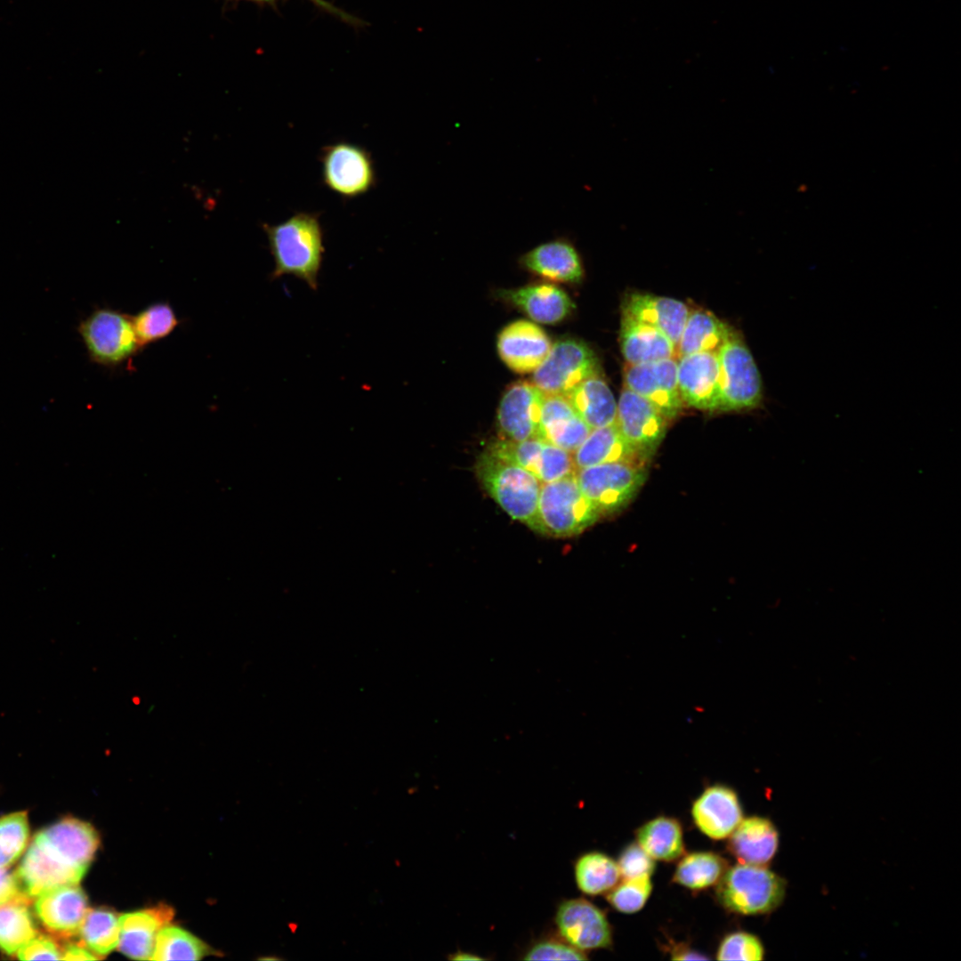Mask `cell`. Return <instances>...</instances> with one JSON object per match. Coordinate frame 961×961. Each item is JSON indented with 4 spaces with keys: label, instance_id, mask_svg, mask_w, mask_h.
<instances>
[{
    "label": "cell",
    "instance_id": "1",
    "mask_svg": "<svg viewBox=\"0 0 961 961\" xmlns=\"http://www.w3.org/2000/svg\"><path fill=\"white\" fill-rule=\"evenodd\" d=\"M99 845L96 829L71 816L41 828L15 871L22 892L33 899L52 888L78 884Z\"/></svg>",
    "mask_w": 961,
    "mask_h": 961
},
{
    "label": "cell",
    "instance_id": "2",
    "mask_svg": "<svg viewBox=\"0 0 961 961\" xmlns=\"http://www.w3.org/2000/svg\"><path fill=\"white\" fill-rule=\"evenodd\" d=\"M274 262L271 279L293 276L318 288L325 246L319 214L296 212L277 224H262Z\"/></svg>",
    "mask_w": 961,
    "mask_h": 961
},
{
    "label": "cell",
    "instance_id": "3",
    "mask_svg": "<svg viewBox=\"0 0 961 961\" xmlns=\"http://www.w3.org/2000/svg\"><path fill=\"white\" fill-rule=\"evenodd\" d=\"M487 493L513 520L536 530L542 483L529 471L487 449L476 464Z\"/></svg>",
    "mask_w": 961,
    "mask_h": 961
},
{
    "label": "cell",
    "instance_id": "4",
    "mask_svg": "<svg viewBox=\"0 0 961 961\" xmlns=\"http://www.w3.org/2000/svg\"><path fill=\"white\" fill-rule=\"evenodd\" d=\"M601 517L580 489L575 473L542 484L536 531L555 537H571L583 532Z\"/></svg>",
    "mask_w": 961,
    "mask_h": 961
},
{
    "label": "cell",
    "instance_id": "5",
    "mask_svg": "<svg viewBox=\"0 0 961 961\" xmlns=\"http://www.w3.org/2000/svg\"><path fill=\"white\" fill-rule=\"evenodd\" d=\"M785 881L759 866L740 863L727 868L717 882L715 894L726 909L742 915L765 914L783 900Z\"/></svg>",
    "mask_w": 961,
    "mask_h": 961
},
{
    "label": "cell",
    "instance_id": "6",
    "mask_svg": "<svg viewBox=\"0 0 961 961\" xmlns=\"http://www.w3.org/2000/svg\"><path fill=\"white\" fill-rule=\"evenodd\" d=\"M77 331L90 360L101 367H119L141 351L132 316L110 307L94 309Z\"/></svg>",
    "mask_w": 961,
    "mask_h": 961
},
{
    "label": "cell",
    "instance_id": "7",
    "mask_svg": "<svg viewBox=\"0 0 961 961\" xmlns=\"http://www.w3.org/2000/svg\"><path fill=\"white\" fill-rule=\"evenodd\" d=\"M720 411L755 408L763 401V383L753 355L739 335L731 329L718 349Z\"/></svg>",
    "mask_w": 961,
    "mask_h": 961
},
{
    "label": "cell",
    "instance_id": "8",
    "mask_svg": "<svg viewBox=\"0 0 961 961\" xmlns=\"http://www.w3.org/2000/svg\"><path fill=\"white\" fill-rule=\"evenodd\" d=\"M580 489L601 516L626 508L647 478L645 464L612 462L576 470Z\"/></svg>",
    "mask_w": 961,
    "mask_h": 961
},
{
    "label": "cell",
    "instance_id": "9",
    "mask_svg": "<svg viewBox=\"0 0 961 961\" xmlns=\"http://www.w3.org/2000/svg\"><path fill=\"white\" fill-rule=\"evenodd\" d=\"M319 161L323 184L344 199L359 198L376 187L375 161L365 147L339 141L321 149Z\"/></svg>",
    "mask_w": 961,
    "mask_h": 961
},
{
    "label": "cell",
    "instance_id": "10",
    "mask_svg": "<svg viewBox=\"0 0 961 961\" xmlns=\"http://www.w3.org/2000/svg\"><path fill=\"white\" fill-rule=\"evenodd\" d=\"M598 373V360L584 343L561 340L534 371L532 384L545 394L566 396L575 386Z\"/></svg>",
    "mask_w": 961,
    "mask_h": 961
},
{
    "label": "cell",
    "instance_id": "11",
    "mask_svg": "<svg viewBox=\"0 0 961 961\" xmlns=\"http://www.w3.org/2000/svg\"><path fill=\"white\" fill-rule=\"evenodd\" d=\"M668 419L648 400L624 387L617 403L616 424L626 440L644 461L662 442Z\"/></svg>",
    "mask_w": 961,
    "mask_h": 961
},
{
    "label": "cell",
    "instance_id": "12",
    "mask_svg": "<svg viewBox=\"0 0 961 961\" xmlns=\"http://www.w3.org/2000/svg\"><path fill=\"white\" fill-rule=\"evenodd\" d=\"M554 923L560 937L582 951L612 945V929L606 914L586 899L562 900L557 907Z\"/></svg>",
    "mask_w": 961,
    "mask_h": 961
},
{
    "label": "cell",
    "instance_id": "13",
    "mask_svg": "<svg viewBox=\"0 0 961 961\" xmlns=\"http://www.w3.org/2000/svg\"><path fill=\"white\" fill-rule=\"evenodd\" d=\"M624 387L651 402L668 420L681 414L683 401L677 383V359L669 358L624 368Z\"/></svg>",
    "mask_w": 961,
    "mask_h": 961
},
{
    "label": "cell",
    "instance_id": "14",
    "mask_svg": "<svg viewBox=\"0 0 961 961\" xmlns=\"http://www.w3.org/2000/svg\"><path fill=\"white\" fill-rule=\"evenodd\" d=\"M488 449L523 467L542 484L576 472L572 453L538 437L517 442L499 439Z\"/></svg>",
    "mask_w": 961,
    "mask_h": 961
},
{
    "label": "cell",
    "instance_id": "15",
    "mask_svg": "<svg viewBox=\"0 0 961 961\" xmlns=\"http://www.w3.org/2000/svg\"><path fill=\"white\" fill-rule=\"evenodd\" d=\"M36 898L34 914L52 937L69 941L78 935L89 909L87 896L78 884L57 886Z\"/></svg>",
    "mask_w": 961,
    "mask_h": 961
},
{
    "label": "cell",
    "instance_id": "16",
    "mask_svg": "<svg viewBox=\"0 0 961 961\" xmlns=\"http://www.w3.org/2000/svg\"><path fill=\"white\" fill-rule=\"evenodd\" d=\"M677 383L683 403L702 410H719L721 387L717 352L703 351L679 357Z\"/></svg>",
    "mask_w": 961,
    "mask_h": 961
},
{
    "label": "cell",
    "instance_id": "17",
    "mask_svg": "<svg viewBox=\"0 0 961 961\" xmlns=\"http://www.w3.org/2000/svg\"><path fill=\"white\" fill-rule=\"evenodd\" d=\"M545 393L535 384L518 381L505 392L497 410L501 440L517 442L537 437Z\"/></svg>",
    "mask_w": 961,
    "mask_h": 961
},
{
    "label": "cell",
    "instance_id": "18",
    "mask_svg": "<svg viewBox=\"0 0 961 961\" xmlns=\"http://www.w3.org/2000/svg\"><path fill=\"white\" fill-rule=\"evenodd\" d=\"M551 341L536 324L517 320L498 335L497 351L508 367L518 373L534 372L548 355Z\"/></svg>",
    "mask_w": 961,
    "mask_h": 961
},
{
    "label": "cell",
    "instance_id": "19",
    "mask_svg": "<svg viewBox=\"0 0 961 961\" xmlns=\"http://www.w3.org/2000/svg\"><path fill=\"white\" fill-rule=\"evenodd\" d=\"M691 815L699 829L715 840L728 837L743 819L736 792L719 784L707 787L696 799Z\"/></svg>",
    "mask_w": 961,
    "mask_h": 961
},
{
    "label": "cell",
    "instance_id": "20",
    "mask_svg": "<svg viewBox=\"0 0 961 961\" xmlns=\"http://www.w3.org/2000/svg\"><path fill=\"white\" fill-rule=\"evenodd\" d=\"M173 917L174 910L166 904L120 915L117 949L130 958L151 960L157 934Z\"/></svg>",
    "mask_w": 961,
    "mask_h": 961
},
{
    "label": "cell",
    "instance_id": "21",
    "mask_svg": "<svg viewBox=\"0 0 961 961\" xmlns=\"http://www.w3.org/2000/svg\"><path fill=\"white\" fill-rule=\"evenodd\" d=\"M591 431L566 396L545 394L538 422V438L573 453Z\"/></svg>",
    "mask_w": 961,
    "mask_h": 961
},
{
    "label": "cell",
    "instance_id": "22",
    "mask_svg": "<svg viewBox=\"0 0 961 961\" xmlns=\"http://www.w3.org/2000/svg\"><path fill=\"white\" fill-rule=\"evenodd\" d=\"M690 311L682 301L642 293L627 295L622 304V314L658 329L675 346Z\"/></svg>",
    "mask_w": 961,
    "mask_h": 961
},
{
    "label": "cell",
    "instance_id": "23",
    "mask_svg": "<svg viewBox=\"0 0 961 961\" xmlns=\"http://www.w3.org/2000/svg\"><path fill=\"white\" fill-rule=\"evenodd\" d=\"M520 262L528 271L556 282H578L584 274L577 250L563 238L535 246L521 257Z\"/></svg>",
    "mask_w": 961,
    "mask_h": 961
},
{
    "label": "cell",
    "instance_id": "24",
    "mask_svg": "<svg viewBox=\"0 0 961 961\" xmlns=\"http://www.w3.org/2000/svg\"><path fill=\"white\" fill-rule=\"evenodd\" d=\"M500 295L524 311L531 319L544 324L560 322L574 309L569 296L551 284H534L505 290Z\"/></svg>",
    "mask_w": 961,
    "mask_h": 961
},
{
    "label": "cell",
    "instance_id": "25",
    "mask_svg": "<svg viewBox=\"0 0 961 961\" xmlns=\"http://www.w3.org/2000/svg\"><path fill=\"white\" fill-rule=\"evenodd\" d=\"M729 837L730 852L744 864H766L773 858L779 845L774 825L757 816L742 819Z\"/></svg>",
    "mask_w": 961,
    "mask_h": 961
},
{
    "label": "cell",
    "instance_id": "26",
    "mask_svg": "<svg viewBox=\"0 0 961 961\" xmlns=\"http://www.w3.org/2000/svg\"><path fill=\"white\" fill-rule=\"evenodd\" d=\"M619 342L621 352L629 365L676 357V346L665 334L624 314Z\"/></svg>",
    "mask_w": 961,
    "mask_h": 961
},
{
    "label": "cell",
    "instance_id": "27",
    "mask_svg": "<svg viewBox=\"0 0 961 961\" xmlns=\"http://www.w3.org/2000/svg\"><path fill=\"white\" fill-rule=\"evenodd\" d=\"M572 458L576 470L612 462L646 464L623 437L616 422L592 430Z\"/></svg>",
    "mask_w": 961,
    "mask_h": 961
},
{
    "label": "cell",
    "instance_id": "28",
    "mask_svg": "<svg viewBox=\"0 0 961 961\" xmlns=\"http://www.w3.org/2000/svg\"><path fill=\"white\" fill-rule=\"evenodd\" d=\"M566 397L591 430L616 422L617 402L609 385L598 373L582 381Z\"/></svg>",
    "mask_w": 961,
    "mask_h": 961
},
{
    "label": "cell",
    "instance_id": "29",
    "mask_svg": "<svg viewBox=\"0 0 961 961\" xmlns=\"http://www.w3.org/2000/svg\"><path fill=\"white\" fill-rule=\"evenodd\" d=\"M731 329L707 310H690L676 345L677 358L697 352L717 351Z\"/></svg>",
    "mask_w": 961,
    "mask_h": 961
},
{
    "label": "cell",
    "instance_id": "30",
    "mask_svg": "<svg viewBox=\"0 0 961 961\" xmlns=\"http://www.w3.org/2000/svg\"><path fill=\"white\" fill-rule=\"evenodd\" d=\"M637 844L653 859L673 861L684 853L682 829L674 818L659 816L636 832Z\"/></svg>",
    "mask_w": 961,
    "mask_h": 961
},
{
    "label": "cell",
    "instance_id": "31",
    "mask_svg": "<svg viewBox=\"0 0 961 961\" xmlns=\"http://www.w3.org/2000/svg\"><path fill=\"white\" fill-rule=\"evenodd\" d=\"M30 900L20 897L0 905V950L7 956L16 955L37 933Z\"/></svg>",
    "mask_w": 961,
    "mask_h": 961
},
{
    "label": "cell",
    "instance_id": "32",
    "mask_svg": "<svg viewBox=\"0 0 961 961\" xmlns=\"http://www.w3.org/2000/svg\"><path fill=\"white\" fill-rule=\"evenodd\" d=\"M119 933V916L101 907L87 910L78 935L79 941L100 959L117 948Z\"/></svg>",
    "mask_w": 961,
    "mask_h": 961
},
{
    "label": "cell",
    "instance_id": "33",
    "mask_svg": "<svg viewBox=\"0 0 961 961\" xmlns=\"http://www.w3.org/2000/svg\"><path fill=\"white\" fill-rule=\"evenodd\" d=\"M574 876L578 889L586 895H597L614 887L620 872L618 863L605 853L589 852L577 858Z\"/></svg>",
    "mask_w": 961,
    "mask_h": 961
},
{
    "label": "cell",
    "instance_id": "34",
    "mask_svg": "<svg viewBox=\"0 0 961 961\" xmlns=\"http://www.w3.org/2000/svg\"><path fill=\"white\" fill-rule=\"evenodd\" d=\"M727 869L726 860L710 852H692L677 864L673 879L691 890H702L716 884Z\"/></svg>",
    "mask_w": 961,
    "mask_h": 961
},
{
    "label": "cell",
    "instance_id": "35",
    "mask_svg": "<svg viewBox=\"0 0 961 961\" xmlns=\"http://www.w3.org/2000/svg\"><path fill=\"white\" fill-rule=\"evenodd\" d=\"M211 953L201 940L169 924L157 934L151 960H198Z\"/></svg>",
    "mask_w": 961,
    "mask_h": 961
},
{
    "label": "cell",
    "instance_id": "36",
    "mask_svg": "<svg viewBox=\"0 0 961 961\" xmlns=\"http://www.w3.org/2000/svg\"><path fill=\"white\" fill-rule=\"evenodd\" d=\"M139 343L142 348L170 335L180 324L167 302H156L132 316Z\"/></svg>",
    "mask_w": 961,
    "mask_h": 961
},
{
    "label": "cell",
    "instance_id": "37",
    "mask_svg": "<svg viewBox=\"0 0 961 961\" xmlns=\"http://www.w3.org/2000/svg\"><path fill=\"white\" fill-rule=\"evenodd\" d=\"M30 833L27 811L0 817V868H8L24 853Z\"/></svg>",
    "mask_w": 961,
    "mask_h": 961
},
{
    "label": "cell",
    "instance_id": "38",
    "mask_svg": "<svg viewBox=\"0 0 961 961\" xmlns=\"http://www.w3.org/2000/svg\"><path fill=\"white\" fill-rule=\"evenodd\" d=\"M650 876L623 879L607 893L609 903L618 911L631 914L639 911L646 903L652 890Z\"/></svg>",
    "mask_w": 961,
    "mask_h": 961
},
{
    "label": "cell",
    "instance_id": "39",
    "mask_svg": "<svg viewBox=\"0 0 961 961\" xmlns=\"http://www.w3.org/2000/svg\"><path fill=\"white\" fill-rule=\"evenodd\" d=\"M764 949L760 940L748 933L736 932L721 941L716 959L755 961L763 958Z\"/></svg>",
    "mask_w": 961,
    "mask_h": 961
},
{
    "label": "cell",
    "instance_id": "40",
    "mask_svg": "<svg viewBox=\"0 0 961 961\" xmlns=\"http://www.w3.org/2000/svg\"><path fill=\"white\" fill-rule=\"evenodd\" d=\"M524 960H586L585 951L574 948L565 941L548 938L535 942L524 953Z\"/></svg>",
    "mask_w": 961,
    "mask_h": 961
},
{
    "label": "cell",
    "instance_id": "41",
    "mask_svg": "<svg viewBox=\"0 0 961 961\" xmlns=\"http://www.w3.org/2000/svg\"><path fill=\"white\" fill-rule=\"evenodd\" d=\"M618 866L623 879L650 876L655 869L654 860L637 843L621 852Z\"/></svg>",
    "mask_w": 961,
    "mask_h": 961
},
{
    "label": "cell",
    "instance_id": "42",
    "mask_svg": "<svg viewBox=\"0 0 961 961\" xmlns=\"http://www.w3.org/2000/svg\"><path fill=\"white\" fill-rule=\"evenodd\" d=\"M20 960L61 959V948L51 935L36 933L16 954Z\"/></svg>",
    "mask_w": 961,
    "mask_h": 961
},
{
    "label": "cell",
    "instance_id": "43",
    "mask_svg": "<svg viewBox=\"0 0 961 961\" xmlns=\"http://www.w3.org/2000/svg\"><path fill=\"white\" fill-rule=\"evenodd\" d=\"M226 1H228V2L247 1V2H253V3L258 4H272L276 3L279 0H226ZM309 1L311 2L312 4H314L319 9H321V10L334 15L335 17L342 20L344 22H347L350 25L361 26V25L364 24V22L360 19H359L358 17H355V16L351 15V13H348L347 12L343 11V9L338 8L337 6L334 5L332 3H330L327 0H309Z\"/></svg>",
    "mask_w": 961,
    "mask_h": 961
},
{
    "label": "cell",
    "instance_id": "44",
    "mask_svg": "<svg viewBox=\"0 0 961 961\" xmlns=\"http://www.w3.org/2000/svg\"><path fill=\"white\" fill-rule=\"evenodd\" d=\"M20 897L28 896L22 892L15 873L0 868V905Z\"/></svg>",
    "mask_w": 961,
    "mask_h": 961
},
{
    "label": "cell",
    "instance_id": "45",
    "mask_svg": "<svg viewBox=\"0 0 961 961\" xmlns=\"http://www.w3.org/2000/svg\"><path fill=\"white\" fill-rule=\"evenodd\" d=\"M61 959L64 960H95L99 957L83 943L68 941L61 948Z\"/></svg>",
    "mask_w": 961,
    "mask_h": 961
},
{
    "label": "cell",
    "instance_id": "46",
    "mask_svg": "<svg viewBox=\"0 0 961 961\" xmlns=\"http://www.w3.org/2000/svg\"><path fill=\"white\" fill-rule=\"evenodd\" d=\"M671 953V958L676 960L707 959V957H706L702 954L698 953L684 946H675Z\"/></svg>",
    "mask_w": 961,
    "mask_h": 961
},
{
    "label": "cell",
    "instance_id": "47",
    "mask_svg": "<svg viewBox=\"0 0 961 961\" xmlns=\"http://www.w3.org/2000/svg\"><path fill=\"white\" fill-rule=\"evenodd\" d=\"M451 960H482L483 957L477 956L473 953L457 951L452 954L449 957Z\"/></svg>",
    "mask_w": 961,
    "mask_h": 961
}]
</instances>
